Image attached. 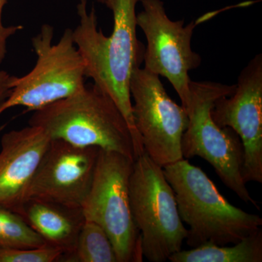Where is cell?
Here are the masks:
<instances>
[{"mask_svg": "<svg viewBox=\"0 0 262 262\" xmlns=\"http://www.w3.org/2000/svg\"><path fill=\"white\" fill-rule=\"evenodd\" d=\"M29 125L41 127L51 139L74 146L117 151L136 159L128 124L108 95L96 84L34 111Z\"/></svg>", "mask_w": 262, "mask_h": 262, "instance_id": "3", "label": "cell"}, {"mask_svg": "<svg viewBox=\"0 0 262 262\" xmlns=\"http://www.w3.org/2000/svg\"><path fill=\"white\" fill-rule=\"evenodd\" d=\"M171 262H261L262 230L258 229L232 246L206 244L181 250L168 258Z\"/></svg>", "mask_w": 262, "mask_h": 262, "instance_id": "14", "label": "cell"}, {"mask_svg": "<svg viewBox=\"0 0 262 262\" xmlns=\"http://www.w3.org/2000/svg\"><path fill=\"white\" fill-rule=\"evenodd\" d=\"M59 261L117 262V258L113 243L104 229L96 222L84 220L75 249L62 254Z\"/></svg>", "mask_w": 262, "mask_h": 262, "instance_id": "15", "label": "cell"}, {"mask_svg": "<svg viewBox=\"0 0 262 262\" xmlns=\"http://www.w3.org/2000/svg\"><path fill=\"white\" fill-rule=\"evenodd\" d=\"M49 245L16 212L0 205V247L39 248Z\"/></svg>", "mask_w": 262, "mask_h": 262, "instance_id": "16", "label": "cell"}, {"mask_svg": "<svg viewBox=\"0 0 262 262\" xmlns=\"http://www.w3.org/2000/svg\"><path fill=\"white\" fill-rule=\"evenodd\" d=\"M8 0H0V64L4 61L7 54V42L12 35L24 29L22 26L5 27L3 24V10Z\"/></svg>", "mask_w": 262, "mask_h": 262, "instance_id": "18", "label": "cell"}, {"mask_svg": "<svg viewBox=\"0 0 262 262\" xmlns=\"http://www.w3.org/2000/svg\"><path fill=\"white\" fill-rule=\"evenodd\" d=\"M129 199L144 257L163 262L182 250L187 229L181 220L175 194L163 168L146 153L134 160Z\"/></svg>", "mask_w": 262, "mask_h": 262, "instance_id": "5", "label": "cell"}, {"mask_svg": "<svg viewBox=\"0 0 262 262\" xmlns=\"http://www.w3.org/2000/svg\"><path fill=\"white\" fill-rule=\"evenodd\" d=\"M143 10L136 14V25L145 34L147 46L144 67L168 79L187 110L190 100L189 72L201 64V57L192 51L191 41L198 22L184 26V20L169 18L162 0H140Z\"/></svg>", "mask_w": 262, "mask_h": 262, "instance_id": "9", "label": "cell"}, {"mask_svg": "<svg viewBox=\"0 0 262 262\" xmlns=\"http://www.w3.org/2000/svg\"><path fill=\"white\" fill-rule=\"evenodd\" d=\"M236 84L194 82L189 84L190 100L187 108L189 123L183 134V158L200 157L215 169L222 182L245 203L260 210L244 180L245 154L239 136L231 127H221L211 117V110L219 98L231 96Z\"/></svg>", "mask_w": 262, "mask_h": 262, "instance_id": "4", "label": "cell"}, {"mask_svg": "<svg viewBox=\"0 0 262 262\" xmlns=\"http://www.w3.org/2000/svg\"><path fill=\"white\" fill-rule=\"evenodd\" d=\"M213 121L231 127L244 146V180L262 183V55L242 70L235 91L219 98L211 110Z\"/></svg>", "mask_w": 262, "mask_h": 262, "instance_id": "11", "label": "cell"}, {"mask_svg": "<svg viewBox=\"0 0 262 262\" xmlns=\"http://www.w3.org/2000/svg\"><path fill=\"white\" fill-rule=\"evenodd\" d=\"M134 162L121 153L100 149L92 184L81 208L84 220L96 222L107 233L117 262H141L144 257L129 199Z\"/></svg>", "mask_w": 262, "mask_h": 262, "instance_id": "7", "label": "cell"}, {"mask_svg": "<svg viewBox=\"0 0 262 262\" xmlns=\"http://www.w3.org/2000/svg\"><path fill=\"white\" fill-rule=\"evenodd\" d=\"M15 77V76L10 75L5 71H0V105L4 102L11 93Z\"/></svg>", "mask_w": 262, "mask_h": 262, "instance_id": "19", "label": "cell"}, {"mask_svg": "<svg viewBox=\"0 0 262 262\" xmlns=\"http://www.w3.org/2000/svg\"><path fill=\"white\" fill-rule=\"evenodd\" d=\"M96 1L98 2V3H101V4L106 5L108 9H110V8H111L112 5H113L114 0H96Z\"/></svg>", "mask_w": 262, "mask_h": 262, "instance_id": "20", "label": "cell"}, {"mask_svg": "<svg viewBox=\"0 0 262 262\" xmlns=\"http://www.w3.org/2000/svg\"><path fill=\"white\" fill-rule=\"evenodd\" d=\"M51 140L41 127L29 125L2 136L1 206L20 214L29 184Z\"/></svg>", "mask_w": 262, "mask_h": 262, "instance_id": "12", "label": "cell"}, {"mask_svg": "<svg viewBox=\"0 0 262 262\" xmlns=\"http://www.w3.org/2000/svg\"><path fill=\"white\" fill-rule=\"evenodd\" d=\"M133 115L144 151L162 168L183 159L187 110L169 97L160 77L138 67L130 82Z\"/></svg>", "mask_w": 262, "mask_h": 262, "instance_id": "8", "label": "cell"}, {"mask_svg": "<svg viewBox=\"0 0 262 262\" xmlns=\"http://www.w3.org/2000/svg\"><path fill=\"white\" fill-rule=\"evenodd\" d=\"M99 150L51 139L29 184L25 203L40 201L82 208L92 184Z\"/></svg>", "mask_w": 262, "mask_h": 262, "instance_id": "10", "label": "cell"}, {"mask_svg": "<svg viewBox=\"0 0 262 262\" xmlns=\"http://www.w3.org/2000/svg\"><path fill=\"white\" fill-rule=\"evenodd\" d=\"M62 254V250L51 245L39 248L0 247V262L58 261Z\"/></svg>", "mask_w": 262, "mask_h": 262, "instance_id": "17", "label": "cell"}, {"mask_svg": "<svg viewBox=\"0 0 262 262\" xmlns=\"http://www.w3.org/2000/svg\"><path fill=\"white\" fill-rule=\"evenodd\" d=\"M163 169L175 194L181 220L189 227L186 238L189 247L235 244L261 229V216L231 204L205 172L187 160Z\"/></svg>", "mask_w": 262, "mask_h": 262, "instance_id": "2", "label": "cell"}, {"mask_svg": "<svg viewBox=\"0 0 262 262\" xmlns=\"http://www.w3.org/2000/svg\"><path fill=\"white\" fill-rule=\"evenodd\" d=\"M54 29L43 24L32 38L37 56L35 66L27 75L15 77L13 90L0 105V115L15 106L34 112L69 97L85 85V63L76 47L73 30L65 29L56 44L52 45Z\"/></svg>", "mask_w": 262, "mask_h": 262, "instance_id": "6", "label": "cell"}, {"mask_svg": "<svg viewBox=\"0 0 262 262\" xmlns=\"http://www.w3.org/2000/svg\"><path fill=\"white\" fill-rule=\"evenodd\" d=\"M20 215L48 244L62 250L63 254L75 249L84 221L81 208L40 201L27 202Z\"/></svg>", "mask_w": 262, "mask_h": 262, "instance_id": "13", "label": "cell"}, {"mask_svg": "<svg viewBox=\"0 0 262 262\" xmlns=\"http://www.w3.org/2000/svg\"><path fill=\"white\" fill-rule=\"evenodd\" d=\"M140 0H114L110 10L114 28L106 37L98 29L94 7L87 0L77 5L80 24L73 30L76 47L85 63L86 77L108 95L125 117L134 139L136 158L145 153L132 111L130 82L133 72L144 61L145 49L136 34V7Z\"/></svg>", "mask_w": 262, "mask_h": 262, "instance_id": "1", "label": "cell"}]
</instances>
